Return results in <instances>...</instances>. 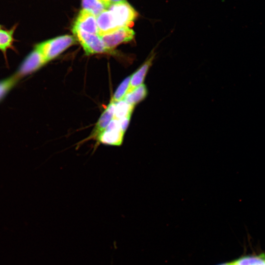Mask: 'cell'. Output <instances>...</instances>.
<instances>
[{
    "instance_id": "cell-1",
    "label": "cell",
    "mask_w": 265,
    "mask_h": 265,
    "mask_svg": "<svg viewBox=\"0 0 265 265\" xmlns=\"http://www.w3.org/2000/svg\"><path fill=\"white\" fill-rule=\"evenodd\" d=\"M107 17L111 31L133 24L138 13L134 8L126 1L116 3L107 8Z\"/></svg>"
},
{
    "instance_id": "cell-2",
    "label": "cell",
    "mask_w": 265,
    "mask_h": 265,
    "mask_svg": "<svg viewBox=\"0 0 265 265\" xmlns=\"http://www.w3.org/2000/svg\"><path fill=\"white\" fill-rule=\"evenodd\" d=\"M77 40L70 35H64L42 42L36 45L37 49L48 62L60 54L67 48L76 44Z\"/></svg>"
},
{
    "instance_id": "cell-3",
    "label": "cell",
    "mask_w": 265,
    "mask_h": 265,
    "mask_svg": "<svg viewBox=\"0 0 265 265\" xmlns=\"http://www.w3.org/2000/svg\"><path fill=\"white\" fill-rule=\"evenodd\" d=\"M76 39L87 55L109 52L98 34L88 33L78 29H72Z\"/></svg>"
},
{
    "instance_id": "cell-4",
    "label": "cell",
    "mask_w": 265,
    "mask_h": 265,
    "mask_svg": "<svg viewBox=\"0 0 265 265\" xmlns=\"http://www.w3.org/2000/svg\"><path fill=\"white\" fill-rule=\"evenodd\" d=\"M47 62L41 53L35 48L25 58L15 75L20 79L34 73Z\"/></svg>"
},
{
    "instance_id": "cell-5",
    "label": "cell",
    "mask_w": 265,
    "mask_h": 265,
    "mask_svg": "<svg viewBox=\"0 0 265 265\" xmlns=\"http://www.w3.org/2000/svg\"><path fill=\"white\" fill-rule=\"evenodd\" d=\"M134 34L133 29L130 27L126 26L99 36L106 47L110 51L121 43L132 40Z\"/></svg>"
},
{
    "instance_id": "cell-6",
    "label": "cell",
    "mask_w": 265,
    "mask_h": 265,
    "mask_svg": "<svg viewBox=\"0 0 265 265\" xmlns=\"http://www.w3.org/2000/svg\"><path fill=\"white\" fill-rule=\"evenodd\" d=\"M72 28L99 35L96 17L83 9L76 18Z\"/></svg>"
},
{
    "instance_id": "cell-7",
    "label": "cell",
    "mask_w": 265,
    "mask_h": 265,
    "mask_svg": "<svg viewBox=\"0 0 265 265\" xmlns=\"http://www.w3.org/2000/svg\"><path fill=\"white\" fill-rule=\"evenodd\" d=\"M115 102L111 101L101 114L90 135L82 141L95 140L97 136L106 128L113 118Z\"/></svg>"
},
{
    "instance_id": "cell-8",
    "label": "cell",
    "mask_w": 265,
    "mask_h": 265,
    "mask_svg": "<svg viewBox=\"0 0 265 265\" xmlns=\"http://www.w3.org/2000/svg\"><path fill=\"white\" fill-rule=\"evenodd\" d=\"M154 57V55H152L131 76L130 85L127 93L143 84L145 76L152 64Z\"/></svg>"
},
{
    "instance_id": "cell-9",
    "label": "cell",
    "mask_w": 265,
    "mask_h": 265,
    "mask_svg": "<svg viewBox=\"0 0 265 265\" xmlns=\"http://www.w3.org/2000/svg\"><path fill=\"white\" fill-rule=\"evenodd\" d=\"M147 89L144 84L135 88L131 92L126 93L124 99L128 104L134 106L143 100L147 96Z\"/></svg>"
},
{
    "instance_id": "cell-10",
    "label": "cell",
    "mask_w": 265,
    "mask_h": 265,
    "mask_svg": "<svg viewBox=\"0 0 265 265\" xmlns=\"http://www.w3.org/2000/svg\"><path fill=\"white\" fill-rule=\"evenodd\" d=\"M134 106L128 104L124 99L115 102L113 119L121 120L125 117L131 116Z\"/></svg>"
},
{
    "instance_id": "cell-11",
    "label": "cell",
    "mask_w": 265,
    "mask_h": 265,
    "mask_svg": "<svg viewBox=\"0 0 265 265\" xmlns=\"http://www.w3.org/2000/svg\"><path fill=\"white\" fill-rule=\"evenodd\" d=\"M15 28L16 26L10 29H0V50L4 54L8 49L12 47L13 34Z\"/></svg>"
},
{
    "instance_id": "cell-12",
    "label": "cell",
    "mask_w": 265,
    "mask_h": 265,
    "mask_svg": "<svg viewBox=\"0 0 265 265\" xmlns=\"http://www.w3.org/2000/svg\"><path fill=\"white\" fill-rule=\"evenodd\" d=\"M82 9L97 17L102 12L106 9L100 0H81Z\"/></svg>"
},
{
    "instance_id": "cell-13",
    "label": "cell",
    "mask_w": 265,
    "mask_h": 265,
    "mask_svg": "<svg viewBox=\"0 0 265 265\" xmlns=\"http://www.w3.org/2000/svg\"><path fill=\"white\" fill-rule=\"evenodd\" d=\"M19 79L15 75L0 81V101L18 82Z\"/></svg>"
},
{
    "instance_id": "cell-14",
    "label": "cell",
    "mask_w": 265,
    "mask_h": 265,
    "mask_svg": "<svg viewBox=\"0 0 265 265\" xmlns=\"http://www.w3.org/2000/svg\"><path fill=\"white\" fill-rule=\"evenodd\" d=\"M231 265H265V260L260 256L243 257L231 262Z\"/></svg>"
},
{
    "instance_id": "cell-15",
    "label": "cell",
    "mask_w": 265,
    "mask_h": 265,
    "mask_svg": "<svg viewBox=\"0 0 265 265\" xmlns=\"http://www.w3.org/2000/svg\"><path fill=\"white\" fill-rule=\"evenodd\" d=\"M130 80L131 76H129L123 80L115 91L111 101L117 102L124 98L128 91Z\"/></svg>"
},
{
    "instance_id": "cell-16",
    "label": "cell",
    "mask_w": 265,
    "mask_h": 265,
    "mask_svg": "<svg viewBox=\"0 0 265 265\" xmlns=\"http://www.w3.org/2000/svg\"><path fill=\"white\" fill-rule=\"evenodd\" d=\"M100 0L105 5L106 9L112 4L118 3L121 1H125V0Z\"/></svg>"
},
{
    "instance_id": "cell-17",
    "label": "cell",
    "mask_w": 265,
    "mask_h": 265,
    "mask_svg": "<svg viewBox=\"0 0 265 265\" xmlns=\"http://www.w3.org/2000/svg\"><path fill=\"white\" fill-rule=\"evenodd\" d=\"M231 262H230V263H223V264H219V265H231Z\"/></svg>"
},
{
    "instance_id": "cell-18",
    "label": "cell",
    "mask_w": 265,
    "mask_h": 265,
    "mask_svg": "<svg viewBox=\"0 0 265 265\" xmlns=\"http://www.w3.org/2000/svg\"><path fill=\"white\" fill-rule=\"evenodd\" d=\"M260 256L265 260V254L263 253L260 255Z\"/></svg>"
}]
</instances>
